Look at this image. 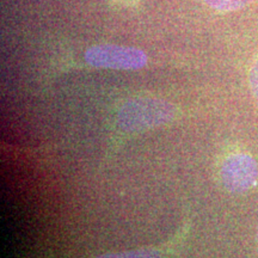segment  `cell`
Segmentation results:
<instances>
[{
    "instance_id": "cell-6",
    "label": "cell",
    "mask_w": 258,
    "mask_h": 258,
    "mask_svg": "<svg viewBox=\"0 0 258 258\" xmlns=\"http://www.w3.org/2000/svg\"><path fill=\"white\" fill-rule=\"evenodd\" d=\"M249 80H250V85H251V89H252L253 95L256 97L258 102V59L254 61L252 66H251L250 73H249Z\"/></svg>"
},
{
    "instance_id": "cell-2",
    "label": "cell",
    "mask_w": 258,
    "mask_h": 258,
    "mask_svg": "<svg viewBox=\"0 0 258 258\" xmlns=\"http://www.w3.org/2000/svg\"><path fill=\"white\" fill-rule=\"evenodd\" d=\"M85 61L97 69L134 71L146 66L147 56L135 47L97 44L85 51Z\"/></svg>"
},
{
    "instance_id": "cell-4",
    "label": "cell",
    "mask_w": 258,
    "mask_h": 258,
    "mask_svg": "<svg viewBox=\"0 0 258 258\" xmlns=\"http://www.w3.org/2000/svg\"><path fill=\"white\" fill-rule=\"evenodd\" d=\"M95 258H161V256L158 250L145 247V249L122 251V252L103 253Z\"/></svg>"
},
{
    "instance_id": "cell-5",
    "label": "cell",
    "mask_w": 258,
    "mask_h": 258,
    "mask_svg": "<svg viewBox=\"0 0 258 258\" xmlns=\"http://www.w3.org/2000/svg\"><path fill=\"white\" fill-rule=\"evenodd\" d=\"M209 8L221 12H231L244 9L254 0H203Z\"/></svg>"
},
{
    "instance_id": "cell-3",
    "label": "cell",
    "mask_w": 258,
    "mask_h": 258,
    "mask_svg": "<svg viewBox=\"0 0 258 258\" xmlns=\"http://www.w3.org/2000/svg\"><path fill=\"white\" fill-rule=\"evenodd\" d=\"M221 179L230 192L244 194L257 184L258 165L252 156L247 153H233L224 160Z\"/></svg>"
},
{
    "instance_id": "cell-1",
    "label": "cell",
    "mask_w": 258,
    "mask_h": 258,
    "mask_svg": "<svg viewBox=\"0 0 258 258\" xmlns=\"http://www.w3.org/2000/svg\"><path fill=\"white\" fill-rule=\"evenodd\" d=\"M176 109L170 102L154 97L129 99L117 112V124L127 133H140L161 127L175 118Z\"/></svg>"
},
{
    "instance_id": "cell-7",
    "label": "cell",
    "mask_w": 258,
    "mask_h": 258,
    "mask_svg": "<svg viewBox=\"0 0 258 258\" xmlns=\"http://www.w3.org/2000/svg\"><path fill=\"white\" fill-rule=\"evenodd\" d=\"M257 240H258V231H257Z\"/></svg>"
}]
</instances>
